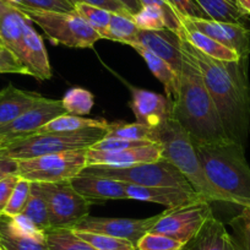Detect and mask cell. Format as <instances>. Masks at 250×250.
I'll use <instances>...</instances> for the list:
<instances>
[{
  "instance_id": "cell-1",
  "label": "cell",
  "mask_w": 250,
  "mask_h": 250,
  "mask_svg": "<svg viewBox=\"0 0 250 250\" xmlns=\"http://www.w3.org/2000/svg\"><path fill=\"white\" fill-rule=\"evenodd\" d=\"M180 36V35H179ZM183 45L198 64L229 140L244 146L250 126V88L248 59L222 62L199 52L185 38Z\"/></svg>"
},
{
  "instance_id": "cell-2",
  "label": "cell",
  "mask_w": 250,
  "mask_h": 250,
  "mask_svg": "<svg viewBox=\"0 0 250 250\" xmlns=\"http://www.w3.org/2000/svg\"><path fill=\"white\" fill-rule=\"evenodd\" d=\"M182 50L183 68L179 76V88L175 100L170 102V117L187 131L194 146L229 140L223 130L217 109L206 88L200 69L190 53L185 49L183 42Z\"/></svg>"
},
{
  "instance_id": "cell-3",
  "label": "cell",
  "mask_w": 250,
  "mask_h": 250,
  "mask_svg": "<svg viewBox=\"0 0 250 250\" xmlns=\"http://www.w3.org/2000/svg\"><path fill=\"white\" fill-rule=\"evenodd\" d=\"M205 174L228 204L250 208V167L244 146L232 140L195 146Z\"/></svg>"
},
{
  "instance_id": "cell-4",
  "label": "cell",
  "mask_w": 250,
  "mask_h": 250,
  "mask_svg": "<svg viewBox=\"0 0 250 250\" xmlns=\"http://www.w3.org/2000/svg\"><path fill=\"white\" fill-rule=\"evenodd\" d=\"M156 140L162 145V156L180 170L194 190L210 203H227V199L208 179L195 146L187 131L173 119L168 118L156 129Z\"/></svg>"
},
{
  "instance_id": "cell-5",
  "label": "cell",
  "mask_w": 250,
  "mask_h": 250,
  "mask_svg": "<svg viewBox=\"0 0 250 250\" xmlns=\"http://www.w3.org/2000/svg\"><path fill=\"white\" fill-rule=\"evenodd\" d=\"M107 135L104 128H88L73 133L35 134L0 146V153L13 160L40 157L68 151L87 150Z\"/></svg>"
},
{
  "instance_id": "cell-6",
  "label": "cell",
  "mask_w": 250,
  "mask_h": 250,
  "mask_svg": "<svg viewBox=\"0 0 250 250\" xmlns=\"http://www.w3.org/2000/svg\"><path fill=\"white\" fill-rule=\"evenodd\" d=\"M31 22L42 28L48 40L54 44H62L68 48L86 49L92 48L101 36L93 30L76 11L58 13V11L33 10L19 8Z\"/></svg>"
},
{
  "instance_id": "cell-7",
  "label": "cell",
  "mask_w": 250,
  "mask_h": 250,
  "mask_svg": "<svg viewBox=\"0 0 250 250\" xmlns=\"http://www.w3.org/2000/svg\"><path fill=\"white\" fill-rule=\"evenodd\" d=\"M83 173L101 175L140 187H172L194 190L180 170L165 157L156 162L141 163L130 167L87 166L83 169Z\"/></svg>"
},
{
  "instance_id": "cell-8",
  "label": "cell",
  "mask_w": 250,
  "mask_h": 250,
  "mask_svg": "<svg viewBox=\"0 0 250 250\" xmlns=\"http://www.w3.org/2000/svg\"><path fill=\"white\" fill-rule=\"evenodd\" d=\"M87 150L19 160L18 174L23 179L36 183L70 182L87 167Z\"/></svg>"
},
{
  "instance_id": "cell-9",
  "label": "cell",
  "mask_w": 250,
  "mask_h": 250,
  "mask_svg": "<svg viewBox=\"0 0 250 250\" xmlns=\"http://www.w3.org/2000/svg\"><path fill=\"white\" fill-rule=\"evenodd\" d=\"M38 184L47 201L50 229L73 228L90 213L92 203L79 194L70 182Z\"/></svg>"
},
{
  "instance_id": "cell-10",
  "label": "cell",
  "mask_w": 250,
  "mask_h": 250,
  "mask_svg": "<svg viewBox=\"0 0 250 250\" xmlns=\"http://www.w3.org/2000/svg\"><path fill=\"white\" fill-rule=\"evenodd\" d=\"M212 215L210 201H201L179 208H167L150 232L161 233L187 244Z\"/></svg>"
},
{
  "instance_id": "cell-11",
  "label": "cell",
  "mask_w": 250,
  "mask_h": 250,
  "mask_svg": "<svg viewBox=\"0 0 250 250\" xmlns=\"http://www.w3.org/2000/svg\"><path fill=\"white\" fill-rule=\"evenodd\" d=\"M64 114H68V113L62 107V100H52V98L44 97L41 102L30 108L27 112L20 115L18 119L0 129V140H1L0 146L35 135L45 124Z\"/></svg>"
},
{
  "instance_id": "cell-12",
  "label": "cell",
  "mask_w": 250,
  "mask_h": 250,
  "mask_svg": "<svg viewBox=\"0 0 250 250\" xmlns=\"http://www.w3.org/2000/svg\"><path fill=\"white\" fill-rule=\"evenodd\" d=\"M162 213L151 216L147 218H110V217H92L88 215L80 222L76 223L73 230L101 233V234L113 235V237L124 238L136 245L143 235L150 232L153 226L158 222Z\"/></svg>"
},
{
  "instance_id": "cell-13",
  "label": "cell",
  "mask_w": 250,
  "mask_h": 250,
  "mask_svg": "<svg viewBox=\"0 0 250 250\" xmlns=\"http://www.w3.org/2000/svg\"><path fill=\"white\" fill-rule=\"evenodd\" d=\"M182 25L187 28L203 32L221 44L234 50L242 59H248L250 54V28L239 23L220 22L210 19H191L180 16Z\"/></svg>"
},
{
  "instance_id": "cell-14",
  "label": "cell",
  "mask_w": 250,
  "mask_h": 250,
  "mask_svg": "<svg viewBox=\"0 0 250 250\" xmlns=\"http://www.w3.org/2000/svg\"><path fill=\"white\" fill-rule=\"evenodd\" d=\"M0 247L4 250H49L45 233L19 215H0Z\"/></svg>"
},
{
  "instance_id": "cell-15",
  "label": "cell",
  "mask_w": 250,
  "mask_h": 250,
  "mask_svg": "<svg viewBox=\"0 0 250 250\" xmlns=\"http://www.w3.org/2000/svg\"><path fill=\"white\" fill-rule=\"evenodd\" d=\"M162 157V145L158 141L119 151H98L88 148L87 166L130 167L141 163L156 162Z\"/></svg>"
},
{
  "instance_id": "cell-16",
  "label": "cell",
  "mask_w": 250,
  "mask_h": 250,
  "mask_svg": "<svg viewBox=\"0 0 250 250\" xmlns=\"http://www.w3.org/2000/svg\"><path fill=\"white\" fill-rule=\"evenodd\" d=\"M130 92L129 105L140 124L157 129L172 114V103L166 96L134 86H130Z\"/></svg>"
},
{
  "instance_id": "cell-17",
  "label": "cell",
  "mask_w": 250,
  "mask_h": 250,
  "mask_svg": "<svg viewBox=\"0 0 250 250\" xmlns=\"http://www.w3.org/2000/svg\"><path fill=\"white\" fill-rule=\"evenodd\" d=\"M129 199L162 205L167 208H179L191 204L208 201L194 190H185L172 187H140L125 183Z\"/></svg>"
},
{
  "instance_id": "cell-18",
  "label": "cell",
  "mask_w": 250,
  "mask_h": 250,
  "mask_svg": "<svg viewBox=\"0 0 250 250\" xmlns=\"http://www.w3.org/2000/svg\"><path fill=\"white\" fill-rule=\"evenodd\" d=\"M136 43L147 48L168 62L170 68L180 76L183 68V50L182 40L177 32L169 28L156 31L139 30Z\"/></svg>"
},
{
  "instance_id": "cell-19",
  "label": "cell",
  "mask_w": 250,
  "mask_h": 250,
  "mask_svg": "<svg viewBox=\"0 0 250 250\" xmlns=\"http://www.w3.org/2000/svg\"><path fill=\"white\" fill-rule=\"evenodd\" d=\"M70 184L79 194L90 200H125L128 194L125 190V183L101 175L80 173L70 180Z\"/></svg>"
},
{
  "instance_id": "cell-20",
  "label": "cell",
  "mask_w": 250,
  "mask_h": 250,
  "mask_svg": "<svg viewBox=\"0 0 250 250\" xmlns=\"http://www.w3.org/2000/svg\"><path fill=\"white\" fill-rule=\"evenodd\" d=\"M19 58L27 68L30 76L42 81L52 78V69L44 43L42 37L33 30L31 23L26 26L23 32L22 45Z\"/></svg>"
},
{
  "instance_id": "cell-21",
  "label": "cell",
  "mask_w": 250,
  "mask_h": 250,
  "mask_svg": "<svg viewBox=\"0 0 250 250\" xmlns=\"http://www.w3.org/2000/svg\"><path fill=\"white\" fill-rule=\"evenodd\" d=\"M31 20L9 0H0V44L5 45L19 57L23 32Z\"/></svg>"
},
{
  "instance_id": "cell-22",
  "label": "cell",
  "mask_w": 250,
  "mask_h": 250,
  "mask_svg": "<svg viewBox=\"0 0 250 250\" xmlns=\"http://www.w3.org/2000/svg\"><path fill=\"white\" fill-rule=\"evenodd\" d=\"M44 96L30 91H23L13 85L0 91V129L18 119L30 108L37 104Z\"/></svg>"
},
{
  "instance_id": "cell-23",
  "label": "cell",
  "mask_w": 250,
  "mask_h": 250,
  "mask_svg": "<svg viewBox=\"0 0 250 250\" xmlns=\"http://www.w3.org/2000/svg\"><path fill=\"white\" fill-rule=\"evenodd\" d=\"M184 250H235V248L226 226L212 215L198 234L184 245Z\"/></svg>"
},
{
  "instance_id": "cell-24",
  "label": "cell",
  "mask_w": 250,
  "mask_h": 250,
  "mask_svg": "<svg viewBox=\"0 0 250 250\" xmlns=\"http://www.w3.org/2000/svg\"><path fill=\"white\" fill-rule=\"evenodd\" d=\"M129 47L133 48L134 50H136L143 57V59L147 64L148 69L151 70V73L155 75V78H157L162 83V85L165 86L166 97L170 102L174 101L178 95V88H179V75L170 68L168 62L161 59L160 57H157L155 53L148 50L147 48L143 47L139 43H133Z\"/></svg>"
},
{
  "instance_id": "cell-25",
  "label": "cell",
  "mask_w": 250,
  "mask_h": 250,
  "mask_svg": "<svg viewBox=\"0 0 250 250\" xmlns=\"http://www.w3.org/2000/svg\"><path fill=\"white\" fill-rule=\"evenodd\" d=\"M178 35L185 38L199 52L204 53L205 55L213 58V59L222 60V62H239L242 59L237 52L229 49L226 45L221 44L217 41L212 40L211 37L204 35L203 32L194 30V28H187L183 26V28L179 31Z\"/></svg>"
},
{
  "instance_id": "cell-26",
  "label": "cell",
  "mask_w": 250,
  "mask_h": 250,
  "mask_svg": "<svg viewBox=\"0 0 250 250\" xmlns=\"http://www.w3.org/2000/svg\"><path fill=\"white\" fill-rule=\"evenodd\" d=\"M210 20L239 23L247 26L248 14L240 9L235 0H195Z\"/></svg>"
},
{
  "instance_id": "cell-27",
  "label": "cell",
  "mask_w": 250,
  "mask_h": 250,
  "mask_svg": "<svg viewBox=\"0 0 250 250\" xmlns=\"http://www.w3.org/2000/svg\"><path fill=\"white\" fill-rule=\"evenodd\" d=\"M23 218L28 221L36 229L45 233L50 229L49 211H48L47 201L41 191L40 184L32 182L31 194L27 204L22 212L20 213Z\"/></svg>"
},
{
  "instance_id": "cell-28",
  "label": "cell",
  "mask_w": 250,
  "mask_h": 250,
  "mask_svg": "<svg viewBox=\"0 0 250 250\" xmlns=\"http://www.w3.org/2000/svg\"><path fill=\"white\" fill-rule=\"evenodd\" d=\"M108 122L103 118H87L83 115L64 114L45 124L37 134L45 133H73L88 128H104Z\"/></svg>"
},
{
  "instance_id": "cell-29",
  "label": "cell",
  "mask_w": 250,
  "mask_h": 250,
  "mask_svg": "<svg viewBox=\"0 0 250 250\" xmlns=\"http://www.w3.org/2000/svg\"><path fill=\"white\" fill-rule=\"evenodd\" d=\"M139 30L140 28L134 22L131 15L112 13L109 26H108L107 31L103 33L102 40L114 41V42L130 45L133 43H136Z\"/></svg>"
},
{
  "instance_id": "cell-30",
  "label": "cell",
  "mask_w": 250,
  "mask_h": 250,
  "mask_svg": "<svg viewBox=\"0 0 250 250\" xmlns=\"http://www.w3.org/2000/svg\"><path fill=\"white\" fill-rule=\"evenodd\" d=\"M105 136L114 139H125V140L157 141L156 140V129L148 128L138 122L108 123Z\"/></svg>"
},
{
  "instance_id": "cell-31",
  "label": "cell",
  "mask_w": 250,
  "mask_h": 250,
  "mask_svg": "<svg viewBox=\"0 0 250 250\" xmlns=\"http://www.w3.org/2000/svg\"><path fill=\"white\" fill-rule=\"evenodd\" d=\"M45 240L49 250H97L70 228L49 229L45 232Z\"/></svg>"
},
{
  "instance_id": "cell-32",
  "label": "cell",
  "mask_w": 250,
  "mask_h": 250,
  "mask_svg": "<svg viewBox=\"0 0 250 250\" xmlns=\"http://www.w3.org/2000/svg\"><path fill=\"white\" fill-rule=\"evenodd\" d=\"M62 107L68 114L87 115L95 104V97L88 90L81 87H74L66 91L62 100Z\"/></svg>"
},
{
  "instance_id": "cell-33",
  "label": "cell",
  "mask_w": 250,
  "mask_h": 250,
  "mask_svg": "<svg viewBox=\"0 0 250 250\" xmlns=\"http://www.w3.org/2000/svg\"><path fill=\"white\" fill-rule=\"evenodd\" d=\"M74 233L85 242L90 243L97 250H138L133 242L124 238L101 234V233L83 232V230H74Z\"/></svg>"
},
{
  "instance_id": "cell-34",
  "label": "cell",
  "mask_w": 250,
  "mask_h": 250,
  "mask_svg": "<svg viewBox=\"0 0 250 250\" xmlns=\"http://www.w3.org/2000/svg\"><path fill=\"white\" fill-rule=\"evenodd\" d=\"M235 250H250V208H243L240 213L229 221Z\"/></svg>"
},
{
  "instance_id": "cell-35",
  "label": "cell",
  "mask_w": 250,
  "mask_h": 250,
  "mask_svg": "<svg viewBox=\"0 0 250 250\" xmlns=\"http://www.w3.org/2000/svg\"><path fill=\"white\" fill-rule=\"evenodd\" d=\"M75 11L76 14H79V15H80L81 18L93 28V30L97 31L98 35L102 38L103 33L107 31L108 26H109L110 15H112V13L105 10V9L88 5V4L85 3H76Z\"/></svg>"
},
{
  "instance_id": "cell-36",
  "label": "cell",
  "mask_w": 250,
  "mask_h": 250,
  "mask_svg": "<svg viewBox=\"0 0 250 250\" xmlns=\"http://www.w3.org/2000/svg\"><path fill=\"white\" fill-rule=\"evenodd\" d=\"M134 22L140 30H163L167 28L166 15L162 9L153 5H144L138 14L133 16Z\"/></svg>"
},
{
  "instance_id": "cell-37",
  "label": "cell",
  "mask_w": 250,
  "mask_h": 250,
  "mask_svg": "<svg viewBox=\"0 0 250 250\" xmlns=\"http://www.w3.org/2000/svg\"><path fill=\"white\" fill-rule=\"evenodd\" d=\"M31 185H32V182L20 177L10 199H9V203L4 210L3 215L9 216V217H16L22 212L28 199H30Z\"/></svg>"
},
{
  "instance_id": "cell-38",
  "label": "cell",
  "mask_w": 250,
  "mask_h": 250,
  "mask_svg": "<svg viewBox=\"0 0 250 250\" xmlns=\"http://www.w3.org/2000/svg\"><path fill=\"white\" fill-rule=\"evenodd\" d=\"M184 243L161 233L147 232L136 243L138 250H182Z\"/></svg>"
},
{
  "instance_id": "cell-39",
  "label": "cell",
  "mask_w": 250,
  "mask_h": 250,
  "mask_svg": "<svg viewBox=\"0 0 250 250\" xmlns=\"http://www.w3.org/2000/svg\"><path fill=\"white\" fill-rule=\"evenodd\" d=\"M18 8L33 10L58 11V13H74L75 4L71 0H9Z\"/></svg>"
},
{
  "instance_id": "cell-40",
  "label": "cell",
  "mask_w": 250,
  "mask_h": 250,
  "mask_svg": "<svg viewBox=\"0 0 250 250\" xmlns=\"http://www.w3.org/2000/svg\"><path fill=\"white\" fill-rule=\"evenodd\" d=\"M0 74H21L30 76L20 58L3 44H0Z\"/></svg>"
},
{
  "instance_id": "cell-41",
  "label": "cell",
  "mask_w": 250,
  "mask_h": 250,
  "mask_svg": "<svg viewBox=\"0 0 250 250\" xmlns=\"http://www.w3.org/2000/svg\"><path fill=\"white\" fill-rule=\"evenodd\" d=\"M156 143V141H146V140H125V139H114V138H103L91 148L98 151H119L125 148L138 147V146H145L148 144Z\"/></svg>"
},
{
  "instance_id": "cell-42",
  "label": "cell",
  "mask_w": 250,
  "mask_h": 250,
  "mask_svg": "<svg viewBox=\"0 0 250 250\" xmlns=\"http://www.w3.org/2000/svg\"><path fill=\"white\" fill-rule=\"evenodd\" d=\"M141 4L144 5H153L157 8L162 9L166 15V25L167 28L179 33V31L183 28L180 16L178 15L177 11L173 9V6L168 3L167 0H140Z\"/></svg>"
},
{
  "instance_id": "cell-43",
  "label": "cell",
  "mask_w": 250,
  "mask_h": 250,
  "mask_svg": "<svg viewBox=\"0 0 250 250\" xmlns=\"http://www.w3.org/2000/svg\"><path fill=\"white\" fill-rule=\"evenodd\" d=\"M179 16L191 19H208L195 0H167Z\"/></svg>"
},
{
  "instance_id": "cell-44",
  "label": "cell",
  "mask_w": 250,
  "mask_h": 250,
  "mask_svg": "<svg viewBox=\"0 0 250 250\" xmlns=\"http://www.w3.org/2000/svg\"><path fill=\"white\" fill-rule=\"evenodd\" d=\"M19 179H20L19 174H10L0 179V215H3Z\"/></svg>"
},
{
  "instance_id": "cell-45",
  "label": "cell",
  "mask_w": 250,
  "mask_h": 250,
  "mask_svg": "<svg viewBox=\"0 0 250 250\" xmlns=\"http://www.w3.org/2000/svg\"><path fill=\"white\" fill-rule=\"evenodd\" d=\"M71 1H73L74 4L85 3V4H88V5L97 6V8L105 9V10L110 11V13L123 14V15H130L129 11L122 5L118 0H71Z\"/></svg>"
},
{
  "instance_id": "cell-46",
  "label": "cell",
  "mask_w": 250,
  "mask_h": 250,
  "mask_svg": "<svg viewBox=\"0 0 250 250\" xmlns=\"http://www.w3.org/2000/svg\"><path fill=\"white\" fill-rule=\"evenodd\" d=\"M10 174H18V161L0 153V179Z\"/></svg>"
},
{
  "instance_id": "cell-47",
  "label": "cell",
  "mask_w": 250,
  "mask_h": 250,
  "mask_svg": "<svg viewBox=\"0 0 250 250\" xmlns=\"http://www.w3.org/2000/svg\"><path fill=\"white\" fill-rule=\"evenodd\" d=\"M118 1L133 16L138 14L143 8V4H141L140 0H118Z\"/></svg>"
},
{
  "instance_id": "cell-48",
  "label": "cell",
  "mask_w": 250,
  "mask_h": 250,
  "mask_svg": "<svg viewBox=\"0 0 250 250\" xmlns=\"http://www.w3.org/2000/svg\"><path fill=\"white\" fill-rule=\"evenodd\" d=\"M242 10H244L248 15H250V0H235Z\"/></svg>"
},
{
  "instance_id": "cell-49",
  "label": "cell",
  "mask_w": 250,
  "mask_h": 250,
  "mask_svg": "<svg viewBox=\"0 0 250 250\" xmlns=\"http://www.w3.org/2000/svg\"><path fill=\"white\" fill-rule=\"evenodd\" d=\"M0 250H4V249H3V248H1V247H0Z\"/></svg>"
},
{
  "instance_id": "cell-50",
  "label": "cell",
  "mask_w": 250,
  "mask_h": 250,
  "mask_svg": "<svg viewBox=\"0 0 250 250\" xmlns=\"http://www.w3.org/2000/svg\"><path fill=\"white\" fill-rule=\"evenodd\" d=\"M0 145H1V140H0Z\"/></svg>"
},
{
  "instance_id": "cell-51",
  "label": "cell",
  "mask_w": 250,
  "mask_h": 250,
  "mask_svg": "<svg viewBox=\"0 0 250 250\" xmlns=\"http://www.w3.org/2000/svg\"><path fill=\"white\" fill-rule=\"evenodd\" d=\"M182 250H184V248H183V249H182Z\"/></svg>"
}]
</instances>
